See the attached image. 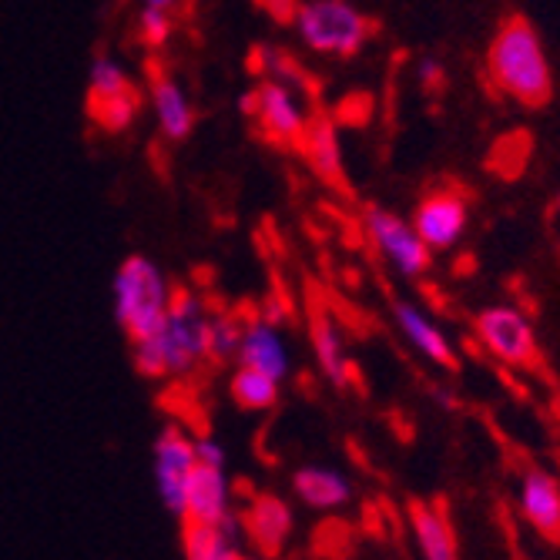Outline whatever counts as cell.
Wrapping results in <instances>:
<instances>
[{
  "instance_id": "13",
  "label": "cell",
  "mask_w": 560,
  "mask_h": 560,
  "mask_svg": "<svg viewBox=\"0 0 560 560\" xmlns=\"http://www.w3.org/2000/svg\"><path fill=\"white\" fill-rule=\"evenodd\" d=\"M238 363L252 366V370H262L272 380H289L292 373V349L279 329V323L269 319H252L245 323V336L238 346Z\"/></svg>"
},
{
  "instance_id": "3",
  "label": "cell",
  "mask_w": 560,
  "mask_h": 560,
  "mask_svg": "<svg viewBox=\"0 0 560 560\" xmlns=\"http://www.w3.org/2000/svg\"><path fill=\"white\" fill-rule=\"evenodd\" d=\"M172 285L162 269L144 259L128 256L115 272V319L131 342L159 332L168 319Z\"/></svg>"
},
{
  "instance_id": "9",
  "label": "cell",
  "mask_w": 560,
  "mask_h": 560,
  "mask_svg": "<svg viewBox=\"0 0 560 560\" xmlns=\"http://www.w3.org/2000/svg\"><path fill=\"white\" fill-rule=\"evenodd\" d=\"M195 464V440L182 427H168L155 443V483L162 503L175 517H185V483Z\"/></svg>"
},
{
  "instance_id": "2",
  "label": "cell",
  "mask_w": 560,
  "mask_h": 560,
  "mask_svg": "<svg viewBox=\"0 0 560 560\" xmlns=\"http://www.w3.org/2000/svg\"><path fill=\"white\" fill-rule=\"evenodd\" d=\"M487 78L503 94L524 108H544L553 94V71L547 50L534 24L524 18L503 21L490 50H487Z\"/></svg>"
},
{
  "instance_id": "23",
  "label": "cell",
  "mask_w": 560,
  "mask_h": 560,
  "mask_svg": "<svg viewBox=\"0 0 560 560\" xmlns=\"http://www.w3.org/2000/svg\"><path fill=\"white\" fill-rule=\"evenodd\" d=\"M245 336V319L238 313H212V329H209V360L225 363L238 360V346Z\"/></svg>"
},
{
  "instance_id": "1",
  "label": "cell",
  "mask_w": 560,
  "mask_h": 560,
  "mask_svg": "<svg viewBox=\"0 0 560 560\" xmlns=\"http://www.w3.org/2000/svg\"><path fill=\"white\" fill-rule=\"evenodd\" d=\"M212 313L195 292L172 289L168 319L159 332L135 342V370L148 380L188 376L201 360H209Z\"/></svg>"
},
{
  "instance_id": "24",
  "label": "cell",
  "mask_w": 560,
  "mask_h": 560,
  "mask_svg": "<svg viewBox=\"0 0 560 560\" xmlns=\"http://www.w3.org/2000/svg\"><path fill=\"white\" fill-rule=\"evenodd\" d=\"M175 31V21H172V11H162V8H141L138 14V40L144 47H165L168 37Z\"/></svg>"
},
{
  "instance_id": "4",
  "label": "cell",
  "mask_w": 560,
  "mask_h": 560,
  "mask_svg": "<svg viewBox=\"0 0 560 560\" xmlns=\"http://www.w3.org/2000/svg\"><path fill=\"white\" fill-rule=\"evenodd\" d=\"M292 24L305 47L329 58L360 55L370 40V21L349 0H310V4L295 8Z\"/></svg>"
},
{
  "instance_id": "6",
  "label": "cell",
  "mask_w": 560,
  "mask_h": 560,
  "mask_svg": "<svg viewBox=\"0 0 560 560\" xmlns=\"http://www.w3.org/2000/svg\"><path fill=\"white\" fill-rule=\"evenodd\" d=\"M363 229L366 238L373 242V248L386 259V266L406 279H420L430 272L433 266V248L420 238V232L413 229L410 219H399L389 209L370 206L363 215Z\"/></svg>"
},
{
  "instance_id": "16",
  "label": "cell",
  "mask_w": 560,
  "mask_h": 560,
  "mask_svg": "<svg viewBox=\"0 0 560 560\" xmlns=\"http://www.w3.org/2000/svg\"><path fill=\"white\" fill-rule=\"evenodd\" d=\"M406 521H410V534L413 544L420 550V557L427 560H453L460 553V544H456V530L446 517V511L440 503L430 500H417L406 511Z\"/></svg>"
},
{
  "instance_id": "5",
  "label": "cell",
  "mask_w": 560,
  "mask_h": 560,
  "mask_svg": "<svg viewBox=\"0 0 560 560\" xmlns=\"http://www.w3.org/2000/svg\"><path fill=\"white\" fill-rule=\"evenodd\" d=\"M474 336L487 355L506 370H537L540 366V342L534 323L517 305H487L474 319Z\"/></svg>"
},
{
  "instance_id": "19",
  "label": "cell",
  "mask_w": 560,
  "mask_h": 560,
  "mask_svg": "<svg viewBox=\"0 0 560 560\" xmlns=\"http://www.w3.org/2000/svg\"><path fill=\"white\" fill-rule=\"evenodd\" d=\"M299 148L323 182H329V185L342 182V144H339V125L332 118H326V115L310 118Z\"/></svg>"
},
{
  "instance_id": "15",
  "label": "cell",
  "mask_w": 560,
  "mask_h": 560,
  "mask_svg": "<svg viewBox=\"0 0 560 560\" xmlns=\"http://www.w3.org/2000/svg\"><path fill=\"white\" fill-rule=\"evenodd\" d=\"M393 319H396L402 339L410 342L427 363L443 366V370H456V352L427 310H420L417 302H393Z\"/></svg>"
},
{
  "instance_id": "7",
  "label": "cell",
  "mask_w": 560,
  "mask_h": 560,
  "mask_svg": "<svg viewBox=\"0 0 560 560\" xmlns=\"http://www.w3.org/2000/svg\"><path fill=\"white\" fill-rule=\"evenodd\" d=\"M242 112L272 144H299L305 125H310V112L302 105L299 88L279 78H266L256 91H248L242 97Z\"/></svg>"
},
{
  "instance_id": "17",
  "label": "cell",
  "mask_w": 560,
  "mask_h": 560,
  "mask_svg": "<svg viewBox=\"0 0 560 560\" xmlns=\"http://www.w3.org/2000/svg\"><path fill=\"white\" fill-rule=\"evenodd\" d=\"M292 490L295 497L310 506V511H339L352 500V480L332 467H302L292 477Z\"/></svg>"
},
{
  "instance_id": "8",
  "label": "cell",
  "mask_w": 560,
  "mask_h": 560,
  "mask_svg": "<svg viewBox=\"0 0 560 560\" xmlns=\"http://www.w3.org/2000/svg\"><path fill=\"white\" fill-rule=\"evenodd\" d=\"M410 222L433 252H446L453 245H460V238L470 225V201L453 185L433 188L420 198V206Z\"/></svg>"
},
{
  "instance_id": "12",
  "label": "cell",
  "mask_w": 560,
  "mask_h": 560,
  "mask_svg": "<svg viewBox=\"0 0 560 560\" xmlns=\"http://www.w3.org/2000/svg\"><path fill=\"white\" fill-rule=\"evenodd\" d=\"M242 517L229 514L222 521H182V550L191 560H238L242 550Z\"/></svg>"
},
{
  "instance_id": "27",
  "label": "cell",
  "mask_w": 560,
  "mask_h": 560,
  "mask_svg": "<svg viewBox=\"0 0 560 560\" xmlns=\"http://www.w3.org/2000/svg\"><path fill=\"white\" fill-rule=\"evenodd\" d=\"M144 8H162V11H185L188 0H141Z\"/></svg>"
},
{
  "instance_id": "21",
  "label": "cell",
  "mask_w": 560,
  "mask_h": 560,
  "mask_svg": "<svg viewBox=\"0 0 560 560\" xmlns=\"http://www.w3.org/2000/svg\"><path fill=\"white\" fill-rule=\"evenodd\" d=\"M138 108H141V94H138L135 84L121 88V91H105V94H91L88 91V115L101 131H108V135L128 131Z\"/></svg>"
},
{
  "instance_id": "14",
  "label": "cell",
  "mask_w": 560,
  "mask_h": 560,
  "mask_svg": "<svg viewBox=\"0 0 560 560\" xmlns=\"http://www.w3.org/2000/svg\"><path fill=\"white\" fill-rule=\"evenodd\" d=\"M232 514V483L225 467L195 464L185 483V517L182 521H222Z\"/></svg>"
},
{
  "instance_id": "20",
  "label": "cell",
  "mask_w": 560,
  "mask_h": 560,
  "mask_svg": "<svg viewBox=\"0 0 560 560\" xmlns=\"http://www.w3.org/2000/svg\"><path fill=\"white\" fill-rule=\"evenodd\" d=\"M310 336H313V352H316V363H319L323 376L332 386H346L352 376V363H349V342H346L339 323L326 310H319V313H313Z\"/></svg>"
},
{
  "instance_id": "28",
  "label": "cell",
  "mask_w": 560,
  "mask_h": 560,
  "mask_svg": "<svg viewBox=\"0 0 560 560\" xmlns=\"http://www.w3.org/2000/svg\"><path fill=\"white\" fill-rule=\"evenodd\" d=\"M557 215H560V195H557Z\"/></svg>"
},
{
  "instance_id": "25",
  "label": "cell",
  "mask_w": 560,
  "mask_h": 560,
  "mask_svg": "<svg viewBox=\"0 0 560 560\" xmlns=\"http://www.w3.org/2000/svg\"><path fill=\"white\" fill-rule=\"evenodd\" d=\"M195 456H198V464H209V467H225L229 464L225 446L219 440H212V436L195 440Z\"/></svg>"
},
{
  "instance_id": "10",
  "label": "cell",
  "mask_w": 560,
  "mask_h": 560,
  "mask_svg": "<svg viewBox=\"0 0 560 560\" xmlns=\"http://www.w3.org/2000/svg\"><path fill=\"white\" fill-rule=\"evenodd\" d=\"M292 527H295V521H292L289 503L276 493L252 497V503L242 514V530H245L248 544H256V550L266 557H279L285 550Z\"/></svg>"
},
{
  "instance_id": "18",
  "label": "cell",
  "mask_w": 560,
  "mask_h": 560,
  "mask_svg": "<svg viewBox=\"0 0 560 560\" xmlns=\"http://www.w3.org/2000/svg\"><path fill=\"white\" fill-rule=\"evenodd\" d=\"M151 105H155L159 128L168 141H185L195 131V108L175 78L168 74L151 78Z\"/></svg>"
},
{
  "instance_id": "26",
  "label": "cell",
  "mask_w": 560,
  "mask_h": 560,
  "mask_svg": "<svg viewBox=\"0 0 560 560\" xmlns=\"http://www.w3.org/2000/svg\"><path fill=\"white\" fill-rule=\"evenodd\" d=\"M420 81L427 84V88H440L443 84V68H440V61H433V58H427V61H420Z\"/></svg>"
},
{
  "instance_id": "22",
  "label": "cell",
  "mask_w": 560,
  "mask_h": 560,
  "mask_svg": "<svg viewBox=\"0 0 560 560\" xmlns=\"http://www.w3.org/2000/svg\"><path fill=\"white\" fill-rule=\"evenodd\" d=\"M229 396L242 406V410L262 413L279 402V380H272L262 370H252V366L238 363V370L232 373V383H229Z\"/></svg>"
},
{
  "instance_id": "11",
  "label": "cell",
  "mask_w": 560,
  "mask_h": 560,
  "mask_svg": "<svg viewBox=\"0 0 560 560\" xmlns=\"http://www.w3.org/2000/svg\"><path fill=\"white\" fill-rule=\"evenodd\" d=\"M517 506L527 527L547 544H560V480L547 470H527L517 487Z\"/></svg>"
}]
</instances>
